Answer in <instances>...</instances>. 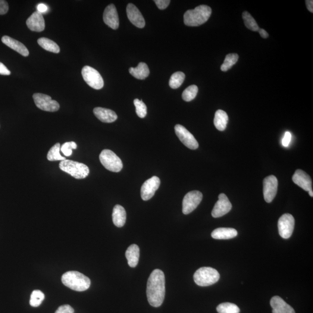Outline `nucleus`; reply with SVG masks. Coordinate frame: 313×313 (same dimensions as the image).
I'll return each mask as SVG.
<instances>
[{"mask_svg": "<svg viewBox=\"0 0 313 313\" xmlns=\"http://www.w3.org/2000/svg\"><path fill=\"white\" fill-rule=\"evenodd\" d=\"M149 304L158 308L163 303L165 295V280L163 271L156 269L150 274L146 290Z\"/></svg>", "mask_w": 313, "mask_h": 313, "instance_id": "1", "label": "nucleus"}, {"mask_svg": "<svg viewBox=\"0 0 313 313\" xmlns=\"http://www.w3.org/2000/svg\"><path fill=\"white\" fill-rule=\"evenodd\" d=\"M63 284L72 290L83 292L89 289L90 286L89 278L76 271L67 272L62 277Z\"/></svg>", "mask_w": 313, "mask_h": 313, "instance_id": "2", "label": "nucleus"}, {"mask_svg": "<svg viewBox=\"0 0 313 313\" xmlns=\"http://www.w3.org/2000/svg\"><path fill=\"white\" fill-rule=\"evenodd\" d=\"M212 9L207 5L198 6L195 9L188 10L184 15V23L188 26H199L210 18Z\"/></svg>", "mask_w": 313, "mask_h": 313, "instance_id": "3", "label": "nucleus"}, {"mask_svg": "<svg viewBox=\"0 0 313 313\" xmlns=\"http://www.w3.org/2000/svg\"><path fill=\"white\" fill-rule=\"evenodd\" d=\"M59 168L77 179H84L89 173V169L86 164L68 159L62 161L59 164Z\"/></svg>", "mask_w": 313, "mask_h": 313, "instance_id": "4", "label": "nucleus"}, {"mask_svg": "<svg viewBox=\"0 0 313 313\" xmlns=\"http://www.w3.org/2000/svg\"><path fill=\"white\" fill-rule=\"evenodd\" d=\"M220 274L215 268L203 267L198 269L194 274V280L200 287H208L217 283Z\"/></svg>", "mask_w": 313, "mask_h": 313, "instance_id": "5", "label": "nucleus"}, {"mask_svg": "<svg viewBox=\"0 0 313 313\" xmlns=\"http://www.w3.org/2000/svg\"><path fill=\"white\" fill-rule=\"evenodd\" d=\"M99 159L103 167L110 171L118 172L123 168L121 159L111 150H103L100 154Z\"/></svg>", "mask_w": 313, "mask_h": 313, "instance_id": "6", "label": "nucleus"}, {"mask_svg": "<svg viewBox=\"0 0 313 313\" xmlns=\"http://www.w3.org/2000/svg\"><path fill=\"white\" fill-rule=\"evenodd\" d=\"M81 73L84 81L92 89L99 90L104 86V81L101 75L95 68L86 66L83 68Z\"/></svg>", "mask_w": 313, "mask_h": 313, "instance_id": "7", "label": "nucleus"}, {"mask_svg": "<svg viewBox=\"0 0 313 313\" xmlns=\"http://www.w3.org/2000/svg\"><path fill=\"white\" fill-rule=\"evenodd\" d=\"M33 98L37 107L42 111L55 112L59 111L60 108V106L58 102L52 100L51 96L45 95V94L34 93Z\"/></svg>", "mask_w": 313, "mask_h": 313, "instance_id": "8", "label": "nucleus"}, {"mask_svg": "<svg viewBox=\"0 0 313 313\" xmlns=\"http://www.w3.org/2000/svg\"><path fill=\"white\" fill-rule=\"evenodd\" d=\"M202 200V194L199 191H192L186 194L183 200L182 212L184 215L192 212Z\"/></svg>", "mask_w": 313, "mask_h": 313, "instance_id": "9", "label": "nucleus"}, {"mask_svg": "<svg viewBox=\"0 0 313 313\" xmlns=\"http://www.w3.org/2000/svg\"><path fill=\"white\" fill-rule=\"evenodd\" d=\"M295 226V219L290 214L282 215L278 222V228L279 234L282 238L288 239L293 233Z\"/></svg>", "mask_w": 313, "mask_h": 313, "instance_id": "10", "label": "nucleus"}, {"mask_svg": "<svg viewBox=\"0 0 313 313\" xmlns=\"http://www.w3.org/2000/svg\"><path fill=\"white\" fill-rule=\"evenodd\" d=\"M175 131L178 138L187 148L192 150H196L199 148V143L195 136L185 127L180 124H177L175 125Z\"/></svg>", "mask_w": 313, "mask_h": 313, "instance_id": "11", "label": "nucleus"}, {"mask_svg": "<svg viewBox=\"0 0 313 313\" xmlns=\"http://www.w3.org/2000/svg\"><path fill=\"white\" fill-rule=\"evenodd\" d=\"M160 179L156 176L147 180L141 187L140 194L142 200L148 201L151 199L160 186Z\"/></svg>", "mask_w": 313, "mask_h": 313, "instance_id": "12", "label": "nucleus"}, {"mask_svg": "<svg viewBox=\"0 0 313 313\" xmlns=\"http://www.w3.org/2000/svg\"><path fill=\"white\" fill-rule=\"evenodd\" d=\"M278 180L274 175L266 177L264 180V196L266 202H271L277 195Z\"/></svg>", "mask_w": 313, "mask_h": 313, "instance_id": "13", "label": "nucleus"}, {"mask_svg": "<svg viewBox=\"0 0 313 313\" xmlns=\"http://www.w3.org/2000/svg\"><path fill=\"white\" fill-rule=\"evenodd\" d=\"M232 208L229 200L224 193L221 194L219 196V200L215 203L214 208L212 211V216L215 218L223 217L224 215L229 212Z\"/></svg>", "mask_w": 313, "mask_h": 313, "instance_id": "14", "label": "nucleus"}, {"mask_svg": "<svg viewBox=\"0 0 313 313\" xmlns=\"http://www.w3.org/2000/svg\"><path fill=\"white\" fill-rule=\"evenodd\" d=\"M103 21L112 29L116 30L119 27V18L116 8L111 4L105 9Z\"/></svg>", "mask_w": 313, "mask_h": 313, "instance_id": "15", "label": "nucleus"}, {"mask_svg": "<svg viewBox=\"0 0 313 313\" xmlns=\"http://www.w3.org/2000/svg\"><path fill=\"white\" fill-rule=\"evenodd\" d=\"M128 18L134 26L143 28L145 26V21L138 8L133 4H128L127 7Z\"/></svg>", "mask_w": 313, "mask_h": 313, "instance_id": "16", "label": "nucleus"}, {"mask_svg": "<svg viewBox=\"0 0 313 313\" xmlns=\"http://www.w3.org/2000/svg\"><path fill=\"white\" fill-rule=\"evenodd\" d=\"M26 24L29 29L36 32H41L45 29V18L40 12L37 11L27 19Z\"/></svg>", "mask_w": 313, "mask_h": 313, "instance_id": "17", "label": "nucleus"}, {"mask_svg": "<svg viewBox=\"0 0 313 313\" xmlns=\"http://www.w3.org/2000/svg\"><path fill=\"white\" fill-rule=\"evenodd\" d=\"M292 180L297 186L305 191L309 192L313 190L311 178L303 170H297L293 175Z\"/></svg>", "mask_w": 313, "mask_h": 313, "instance_id": "18", "label": "nucleus"}, {"mask_svg": "<svg viewBox=\"0 0 313 313\" xmlns=\"http://www.w3.org/2000/svg\"><path fill=\"white\" fill-rule=\"evenodd\" d=\"M270 305L273 313H295L294 309L278 296L272 297Z\"/></svg>", "mask_w": 313, "mask_h": 313, "instance_id": "19", "label": "nucleus"}, {"mask_svg": "<svg viewBox=\"0 0 313 313\" xmlns=\"http://www.w3.org/2000/svg\"><path fill=\"white\" fill-rule=\"evenodd\" d=\"M2 42L5 45L9 47V48L17 51L21 55L23 56H28L29 55V50L27 49L26 46L22 43L19 42L17 40L11 38V37L4 36L2 37Z\"/></svg>", "mask_w": 313, "mask_h": 313, "instance_id": "20", "label": "nucleus"}, {"mask_svg": "<svg viewBox=\"0 0 313 313\" xmlns=\"http://www.w3.org/2000/svg\"><path fill=\"white\" fill-rule=\"evenodd\" d=\"M93 113L100 121L105 123H112L116 121L117 115L111 109L96 108L93 109Z\"/></svg>", "mask_w": 313, "mask_h": 313, "instance_id": "21", "label": "nucleus"}, {"mask_svg": "<svg viewBox=\"0 0 313 313\" xmlns=\"http://www.w3.org/2000/svg\"><path fill=\"white\" fill-rule=\"evenodd\" d=\"M237 231L233 228L221 227L212 231L211 236L217 240H228L237 236Z\"/></svg>", "mask_w": 313, "mask_h": 313, "instance_id": "22", "label": "nucleus"}, {"mask_svg": "<svg viewBox=\"0 0 313 313\" xmlns=\"http://www.w3.org/2000/svg\"><path fill=\"white\" fill-rule=\"evenodd\" d=\"M112 222L115 226L121 227L126 222L127 214L125 209L120 205H116L113 208L112 214Z\"/></svg>", "mask_w": 313, "mask_h": 313, "instance_id": "23", "label": "nucleus"}, {"mask_svg": "<svg viewBox=\"0 0 313 313\" xmlns=\"http://www.w3.org/2000/svg\"><path fill=\"white\" fill-rule=\"evenodd\" d=\"M139 252V246L136 244H133L128 247L126 252H125V257L127 259L128 265L131 268H135L138 264Z\"/></svg>", "mask_w": 313, "mask_h": 313, "instance_id": "24", "label": "nucleus"}, {"mask_svg": "<svg viewBox=\"0 0 313 313\" xmlns=\"http://www.w3.org/2000/svg\"><path fill=\"white\" fill-rule=\"evenodd\" d=\"M130 73L134 78L139 80H144L149 76L150 70L148 66L145 63L140 62L135 68L130 67Z\"/></svg>", "mask_w": 313, "mask_h": 313, "instance_id": "25", "label": "nucleus"}, {"mask_svg": "<svg viewBox=\"0 0 313 313\" xmlns=\"http://www.w3.org/2000/svg\"><path fill=\"white\" fill-rule=\"evenodd\" d=\"M228 121V117L226 112L222 110H218L215 112L214 125L217 129L224 131L226 129Z\"/></svg>", "mask_w": 313, "mask_h": 313, "instance_id": "26", "label": "nucleus"}, {"mask_svg": "<svg viewBox=\"0 0 313 313\" xmlns=\"http://www.w3.org/2000/svg\"><path fill=\"white\" fill-rule=\"evenodd\" d=\"M37 42H38L39 45L46 51L55 53V54H58L60 52V48L54 41L42 37V38L39 39Z\"/></svg>", "mask_w": 313, "mask_h": 313, "instance_id": "27", "label": "nucleus"}, {"mask_svg": "<svg viewBox=\"0 0 313 313\" xmlns=\"http://www.w3.org/2000/svg\"><path fill=\"white\" fill-rule=\"evenodd\" d=\"M60 151V143H56L55 145L53 146L51 149L49 150L48 154H47V159L50 161L65 160L66 157L61 155Z\"/></svg>", "mask_w": 313, "mask_h": 313, "instance_id": "28", "label": "nucleus"}, {"mask_svg": "<svg viewBox=\"0 0 313 313\" xmlns=\"http://www.w3.org/2000/svg\"><path fill=\"white\" fill-rule=\"evenodd\" d=\"M184 79H185V74L183 72L178 71L172 75L169 84L171 89H177L181 86Z\"/></svg>", "mask_w": 313, "mask_h": 313, "instance_id": "29", "label": "nucleus"}, {"mask_svg": "<svg viewBox=\"0 0 313 313\" xmlns=\"http://www.w3.org/2000/svg\"><path fill=\"white\" fill-rule=\"evenodd\" d=\"M219 313H240V310L236 305L231 303H223L218 306Z\"/></svg>", "mask_w": 313, "mask_h": 313, "instance_id": "30", "label": "nucleus"}, {"mask_svg": "<svg viewBox=\"0 0 313 313\" xmlns=\"http://www.w3.org/2000/svg\"><path fill=\"white\" fill-rule=\"evenodd\" d=\"M243 19L244 24L248 29L253 31H258L259 29L258 24L256 23L254 18L248 12H243Z\"/></svg>", "mask_w": 313, "mask_h": 313, "instance_id": "31", "label": "nucleus"}, {"mask_svg": "<svg viewBox=\"0 0 313 313\" xmlns=\"http://www.w3.org/2000/svg\"><path fill=\"white\" fill-rule=\"evenodd\" d=\"M239 60V55L236 54H229L225 58L224 64L221 66V70L227 71L232 67L233 66L236 64Z\"/></svg>", "mask_w": 313, "mask_h": 313, "instance_id": "32", "label": "nucleus"}, {"mask_svg": "<svg viewBox=\"0 0 313 313\" xmlns=\"http://www.w3.org/2000/svg\"><path fill=\"white\" fill-rule=\"evenodd\" d=\"M45 299V294L42 291H34L30 296V305L32 307H38L42 304Z\"/></svg>", "mask_w": 313, "mask_h": 313, "instance_id": "33", "label": "nucleus"}, {"mask_svg": "<svg viewBox=\"0 0 313 313\" xmlns=\"http://www.w3.org/2000/svg\"><path fill=\"white\" fill-rule=\"evenodd\" d=\"M199 89L196 85L190 86L184 90L182 98L184 101L190 102L195 99L198 93Z\"/></svg>", "mask_w": 313, "mask_h": 313, "instance_id": "34", "label": "nucleus"}, {"mask_svg": "<svg viewBox=\"0 0 313 313\" xmlns=\"http://www.w3.org/2000/svg\"><path fill=\"white\" fill-rule=\"evenodd\" d=\"M136 108V112L137 116L143 118L147 115V107L145 103L138 99H135L134 101Z\"/></svg>", "mask_w": 313, "mask_h": 313, "instance_id": "35", "label": "nucleus"}, {"mask_svg": "<svg viewBox=\"0 0 313 313\" xmlns=\"http://www.w3.org/2000/svg\"><path fill=\"white\" fill-rule=\"evenodd\" d=\"M77 145L74 142H66L61 148V151L65 156H69L72 155V150L76 149Z\"/></svg>", "mask_w": 313, "mask_h": 313, "instance_id": "36", "label": "nucleus"}, {"mask_svg": "<svg viewBox=\"0 0 313 313\" xmlns=\"http://www.w3.org/2000/svg\"><path fill=\"white\" fill-rule=\"evenodd\" d=\"M74 311L73 308L70 305H63L58 309L55 313H74Z\"/></svg>", "mask_w": 313, "mask_h": 313, "instance_id": "37", "label": "nucleus"}, {"mask_svg": "<svg viewBox=\"0 0 313 313\" xmlns=\"http://www.w3.org/2000/svg\"><path fill=\"white\" fill-rule=\"evenodd\" d=\"M170 0H155V2L159 9H165L170 4Z\"/></svg>", "mask_w": 313, "mask_h": 313, "instance_id": "38", "label": "nucleus"}, {"mask_svg": "<svg viewBox=\"0 0 313 313\" xmlns=\"http://www.w3.org/2000/svg\"><path fill=\"white\" fill-rule=\"evenodd\" d=\"M9 9L8 2L4 0H0V15L7 14Z\"/></svg>", "mask_w": 313, "mask_h": 313, "instance_id": "39", "label": "nucleus"}, {"mask_svg": "<svg viewBox=\"0 0 313 313\" xmlns=\"http://www.w3.org/2000/svg\"><path fill=\"white\" fill-rule=\"evenodd\" d=\"M292 135L290 132H286L284 134V138L282 141V144L284 147H288L290 145Z\"/></svg>", "mask_w": 313, "mask_h": 313, "instance_id": "40", "label": "nucleus"}, {"mask_svg": "<svg viewBox=\"0 0 313 313\" xmlns=\"http://www.w3.org/2000/svg\"><path fill=\"white\" fill-rule=\"evenodd\" d=\"M0 74L4 75V76H9L11 74V71L1 62H0Z\"/></svg>", "mask_w": 313, "mask_h": 313, "instance_id": "41", "label": "nucleus"}, {"mask_svg": "<svg viewBox=\"0 0 313 313\" xmlns=\"http://www.w3.org/2000/svg\"><path fill=\"white\" fill-rule=\"evenodd\" d=\"M48 7L45 4H40L37 6V10L38 12H40V13H45L47 11H48Z\"/></svg>", "mask_w": 313, "mask_h": 313, "instance_id": "42", "label": "nucleus"}, {"mask_svg": "<svg viewBox=\"0 0 313 313\" xmlns=\"http://www.w3.org/2000/svg\"><path fill=\"white\" fill-rule=\"evenodd\" d=\"M306 5L307 8H308V10L310 12H311L312 13L313 12V1L312 0H307L306 1Z\"/></svg>", "mask_w": 313, "mask_h": 313, "instance_id": "43", "label": "nucleus"}, {"mask_svg": "<svg viewBox=\"0 0 313 313\" xmlns=\"http://www.w3.org/2000/svg\"><path fill=\"white\" fill-rule=\"evenodd\" d=\"M258 31L260 34V35H261L262 38L267 39L268 37V34L267 33V31H266L264 29H259Z\"/></svg>", "mask_w": 313, "mask_h": 313, "instance_id": "44", "label": "nucleus"}, {"mask_svg": "<svg viewBox=\"0 0 313 313\" xmlns=\"http://www.w3.org/2000/svg\"><path fill=\"white\" fill-rule=\"evenodd\" d=\"M309 192L310 196H311L312 197H313V190H310Z\"/></svg>", "mask_w": 313, "mask_h": 313, "instance_id": "45", "label": "nucleus"}]
</instances>
